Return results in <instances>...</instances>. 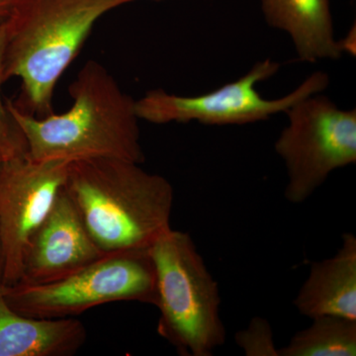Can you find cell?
Wrapping results in <instances>:
<instances>
[{
    "instance_id": "16",
    "label": "cell",
    "mask_w": 356,
    "mask_h": 356,
    "mask_svg": "<svg viewBox=\"0 0 356 356\" xmlns=\"http://www.w3.org/2000/svg\"><path fill=\"white\" fill-rule=\"evenodd\" d=\"M355 26L351 28L350 32L348 33V36L343 40L339 41V48H341V53H350V55L355 56Z\"/></svg>"
},
{
    "instance_id": "6",
    "label": "cell",
    "mask_w": 356,
    "mask_h": 356,
    "mask_svg": "<svg viewBox=\"0 0 356 356\" xmlns=\"http://www.w3.org/2000/svg\"><path fill=\"white\" fill-rule=\"evenodd\" d=\"M288 124L274 149L287 172L284 195L301 204L330 175L356 161V110L339 108L325 95L302 98L285 112Z\"/></svg>"
},
{
    "instance_id": "5",
    "label": "cell",
    "mask_w": 356,
    "mask_h": 356,
    "mask_svg": "<svg viewBox=\"0 0 356 356\" xmlns=\"http://www.w3.org/2000/svg\"><path fill=\"white\" fill-rule=\"evenodd\" d=\"M149 248L106 254L55 282L3 286L4 295L14 310L39 318H72L112 302L156 306V268Z\"/></svg>"
},
{
    "instance_id": "14",
    "label": "cell",
    "mask_w": 356,
    "mask_h": 356,
    "mask_svg": "<svg viewBox=\"0 0 356 356\" xmlns=\"http://www.w3.org/2000/svg\"><path fill=\"white\" fill-rule=\"evenodd\" d=\"M7 41H8V25L7 20L0 22V156L2 159L13 158L28 153L24 136L13 121V117L6 108L1 95L2 84L4 79V62Z\"/></svg>"
},
{
    "instance_id": "7",
    "label": "cell",
    "mask_w": 356,
    "mask_h": 356,
    "mask_svg": "<svg viewBox=\"0 0 356 356\" xmlns=\"http://www.w3.org/2000/svg\"><path fill=\"white\" fill-rule=\"evenodd\" d=\"M280 69V63L267 58L257 63L236 81L197 96H180L153 89L136 102V113L140 120L153 124L195 121L205 125H245L285 113L302 98L322 92L330 84L327 74L316 72L289 95L266 99L257 91V83L270 79Z\"/></svg>"
},
{
    "instance_id": "13",
    "label": "cell",
    "mask_w": 356,
    "mask_h": 356,
    "mask_svg": "<svg viewBox=\"0 0 356 356\" xmlns=\"http://www.w3.org/2000/svg\"><path fill=\"white\" fill-rule=\"evenodd\" d=\"M291 337L280 356H355L356 321L322 316Z\"/></svg>"
},
{
    "instance_id": "15",
    "label": "cell",
    "mask_w": 356,
    "mask_h": 356,
    "mask_svg": "<svg viewBox=\"0 0 356 356\" xmlns=\"http://www.w3.org/2000/svg\"><path fill=\"white\" fill-rule=\"evenodd\" d=\"M236 343L248 356H280L273 329L266 318H252L245 330L236 332Z\"/></svg>"
},
{
    "instance_id": "19",
    "label": "cell",
    "mask_w": 356,
    "mask_h": 356,
    "mask_svg": "<svg viewBox=\"0 0 356 356\" xmlns=\"http://www.w3.org/2000/svg\"><path fill=\"white\" fill-rule=\"evenodd\" d=\"M2 161V158H1V156H0V161Z\"/></svg>"
},
{
    "instance_id": "12",
    "label": "cell",
    "mask_w": 356,
    "mask_h": 356,
    "mask_svg": "<svg viewBox=\"0 0 356 356\" xmlns=\"http://www.w3.org/2000/svg\"><path fill=\"white\" fill-rule=\"evenodd\" d=\"M261 9L269 26L291 37L302 62L341 58L330 0H261Z\"/></svg>"
},
{
    "instance_id": "10",
    "label": "cell",
    "mask_w": 356,
    "mask_h": 356,
    "mask_svg": "<svg viewBox=\"0 0 356 356\" xmlns=\"http://www.w3.org/2000/svg\"><path fill=\"white\" fill-rule=\"evenodd\" d=\"M294 306L314 318L334 316L356 321V238L344 234L334 257L313 262Z\"/></svg>"
},
{
    "instance_id": "4",
    "label": "cell",
    "mask_w": 356,
    "mask_h": 356,
    "mask_svg": "<svg viewBox=\"0 0 356 356\" xmlns=\"http://www.w3.org/2000/svg\"><path fill=\"white\" fill-rule=\"evenodd\" d=\"M158 332L180 355L211 356L226 341L219 285L191 235L172 228L154 245Z\"/></svg>"
},
{
    "instance_id": "1",
    "label": "cell",
    "mask_w": 356,
    "mask_h": 356,
    "mask_svg": "<svg viewBox=\"0 0 356 356\" xmlns=\"http://www.w3.org/2000/svg\"><path fill=\"white\" fill-rule=\"evenodd\" d=\"M70 93L74 102L67 111L41 118L6 99V108L24 136L32 159L65 163L145 161L136 102L108 70L95 60L86 63L70 84Z\"/></svg>"
},
{
    "instance_id": "2",
    "label": "cell",
    "mask_w": 356,
    "mask_h": 356,
    "mask_svg": "<svg viewBox=\"0 0 356 356\" xmlns=\"http://www.w3.org/2000/svg\"><path fill=\"white\" fill-rule=\"evenodd\" d=\"M64 189L105 254L151 248L172 228V184L140 163L118 159L72 161Z\"/></svg>"
},
{
    "instance_id": "17",
    "label": "cell",
    "mask_w": 356,
    "mask_h": 356,
    "mask_svg": "<svg viewBox=\"0 0 356 356\" xmlns=\"http://www.w3.org/2000/svg\"><path fill=\"white\" fill-rule=\"evenodd\" d=\"M18 1L19 0H0V22L6 20L11 15Z\"/></svg>"
},
{
    "instance_id": "11",
    "label": "cell",
    "mask_w": 356,
    "mask_h": 356,
    "mask_svg": "<svg viewBox=\"0 0 356 356\" xmlns=\"http://www.w3.org/2000/svg\"><path fill=\"white\" fill-rule=\"evenodd\" d=\"M86 337V327L76 318H39L18 313L0 285V356L74 355Z\"/></svg>"
},
{
    "instance_id": "18",
    "label": "cell",
    "mask_w": 356,
    "mask_h": 356,
    "mask_svg": "<svg viewBox=\"0 0 356 356\" xmlns=\"http://www.w3.org/2000/svg\"><path fill=\"white\" fill-rule=\"evenodd\" d=\"M3 278V254H2L1 238H0V285L2 284Z\"/></svg>"
},
{
    "instance_id": "20",
    "label": "cell",
    "mask_w": 356,
    "mask_h": 356,
    "mask_svg": "<svg viewBox=\"0 0 356 356\" xmlns=\"http://www.w3.org/2000/svg\"><path fill=\"white\" fill-rule=\"evenodd\" d=\"M129 1H130V2H131V1H133V0H129Z\"/></svg>"
},
{
    "instance_id": "3",
    "label": "cell",
    "mask_w": 356,
    "mask_h": 356,
    "mask_svg": "<svg viewBox=\"0 0 356 356\" xmlns=\"http://www.w3.org/2000/svg\"><path fill=\"white\" fill-rule=\"evenodd\" d=\"M129 0H19L7 18L4 79L19 77L35 117L54 113L58 81L76 58L93 26Z\"/></svg>"
},
{
    "instance_id": "9",
    "label": "cell",
    "mask_w": 356,
    "mask_h": 356,
    "mask_svg": "<svg viewBox=\"0 0 356 356\" xmlns=\"http://www.w3.org/2000/svg\"><path fill=\"white\" fill-rule=\"evenodd\" d=\"M105 254L63 188L28 243L16 284H47L64 280Z\"/></svg>"
},
{
    "instance_id": "8",
    "label": "cell",
    "mask_w": 356,
    "mask_h": 356,
    "mask_svg": "<svg viewBox=\"0 0 356 356\" xmlns=\"http://www.w3.org/2000/svg\"><path fill=\"white\" fill-rule=\"evenodd\" d=\"M70 163L26 153L0 161V238L3 286L20 280L26 248L64 188Z\"/></svg>"
}]
</instances>
